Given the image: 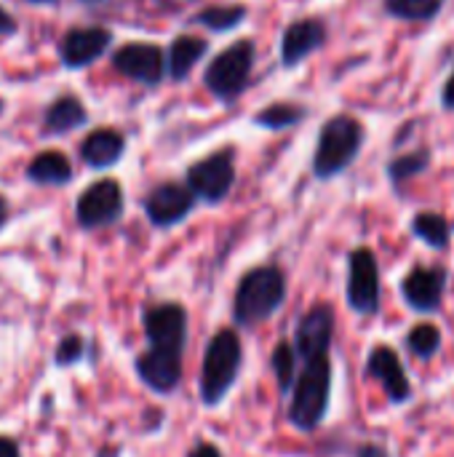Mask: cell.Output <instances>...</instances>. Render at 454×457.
Returning a JSON list of instances; mask_svg holds the SVG:
<instances>
[{"label":"cell","mask_w":454,"mask_h":457,"mask_svg":"<svg viewBox=\"0 0 454 457\" xmlns=\"http://www.w3.org/2000/svg\"><path fill=\"white\" fill-rule=\"evenodd\" d=\"M300 361H302V370L289 394L286 418L297 431L313 434L326 420L329 404H332V383H334L332 351L302 353Z\"/></svg>","instance_id":"6da1fadb"},{"label":"cell","mask_w":454,"mask_h":457,"mask_svg":"<svg viewBox=\"0 0 454 457\" xmlns=\"http://www.w3.org/2000/svg\"><path fill=\"white\" fill-rule=\"evenodd\" d=\"M289 287L286 273L278 265H257L249 268L233 295V321L241 329H254L270 321L286 303Z\"/></svg>","instance_id":"7a4b0ae2"},{"label":"cell","mask_w":454,"mask_h":457,"mask_svg":"<svg viewBox=\"0 0 454 457\" xmlns=\"http://www.w3.org/2000/svg\"><path fill=\"white\" fill-rule=\"evenodd\" d=\"M244 367V343L233 327L217 329L206 343L201 378H198V396L203 407H217L227 399L233 386L241 378Z\"/></svg>","instance_id":"3957f363"},{"label":"cell","mask_w":454,"mask_h":457,"mask_svg":"<svg viewBox=\"0 0 454 457\" xmlns=\"http://www.w3.org/2000/svg\"><path fill=\"white\" fill-rule=\"evenodd\" d=\"M361 139H364V131H361V123L353 120V118H332L324 131H321V139H318V150H316V158H313V171L316 177L321 179H329L340 171H345L359 147H361Z\"/></svg>","instance_id":"277c9868"},{"label":"cell","mask_w":454,"mask_h":457,"mask_svg":"<svg viewBox=\"0 0 454 457\" xmlns=\"http://www.w3.org/2000/svg\"><path fill=\"white\" fill-rule=\"evenodd\" d=\"M348 308L359 316H377L383 303L380 262L369 246H359L348 254V284H345Z\"/></svg>","instance_id":"5b68a950"},{"label":"cell","mask_w":454,"mask_h":457,"mask_svg":"<svg viewBox=\"0 0 454 457\" xmlns=\"http://www.w3.org/2000/svg\"><path fill=\"white\" fill-rule=\"evenodd\" d=\"M142 327L147 337V351L182 356L187 345V308L182 303H155L144 308Z\"/></svg>","instance_id":"8992f818"},{"label":"cell","mask_w":454,"mask_h":457,"mask_svg":"<svg viewBox=\"0 0 454 457\" xmlns=\"http://www.w3.org/2000/svg\"><path fill=\"white\" fill-rule=\"evenodd\" d=\"M450 284V270L444 265H417L401 278V297L415 313H439Z\"/></svg>","instance_id":"52a82bcc"},{"label":"cell","mask_w":454,"mask_h":457,"mask_svg":"<svg viewBox=\"0 0 454 457\" xmlns=\"http://www.w3.org/2000/svg\"><path fill=\"white\" fill-rule=\"evenodd\" d=\"M364 375L375 383H380L385 399L396 407L407 404L412 399V380L401 364V356L396 348L391 345H375L367 356V364H364Z\"/></svg>","instance_id":"ba28073f"},{"label":"cell","mask_w":454,"mask_h":457,"mask_svg":"<svg viewBox=\"0 0 454 457\" xmlns=\"http://www.w3.org/2000/svg\"><path fill=\"white\" fill-rule=\"evenodd\" d=\"M235 182V166H233V153L222 150L214 153L187 171V187L195 193V198L206 204H219Z\"/></svg>","instance_id":"9c48e42d"},{"label":"cell","mask_w":454,"mask_h":457,"mask_svg":"<svg viewBox=\"0 0 454 457\" xmlns=\"http://www.w3.org/2000/svg\"><path fill=\"white\" fill-rule=\"evenodd\" d=\"M123 212V190L115 179H99L94 182L75 206L78 222L83 228H104L115 222Z\"/></svg>","instance_id":"30bf717a"},{"label":"cell","mask_w":454,"mask_h":457,"mask_svg":"<svg viewBox=\"0 0 454 457\" xmlns=\"http://www.w3.org/2000/svg\"><path fill=\"white\" fill-rule=\"evenodd\" d=\"M249 70H252V46L249 43L230 46L209 64L206 86L219 96H230V94L241 91V86L249 78Z\"/></svg>","instance_id":"8fae6325"},{"label":"cell","mask_w":454,"mask_h":457,"mask_svg":"<svg viewBox=\"0 0 454 457\" xmlns=\"http://www.w3.org/2000/svg\"><path fill=\"white\" fill-rule=\"evenodd\" d=\"M193 204H195V193L190 187L166 182V185H158L144 198V212L155 228H171L193 212Z\"/></svg>","instance_id":"7c38bea8"},{"label":"cell","mask_w":454,"mask_h":457,"mask_svg":"<svg viewBox=\"0 0 454 457\" xmlns=\"http://www.w3.org/2000/svg\"><path fill=\"white\" fill-rule=\"evenodd\" d=\"M334 327H337V316L334 308L329 303H318L313 305L294 329V348L297 353H316V351H332L334 343Z\"/></svg>","instance_id":"4fadbf2b"},{"label":"cell","mask_w":454,"mask_h":457,"mask_svg":"<svg viewBox=\"0 0 454 457\" xmlns=\"http://www.w3.org/2000/svg\"><path fill=\"white\" fill-rule=\"evenodd\" d=\"M134 370H136L139 380H142L150 391H155V394H161V396H169V394H174V391L179 388V383H182L185 359L144 351V353L136 356Z\"/></svg>","instance_id":"5bb4252c"},{"label":"cell","mask_w":454,"mask_h":457,"mask_svg":"<svg viewBox=\"0 0 454 457\" xmlns=\"http://www.w3.org/2000/svg\"><path fill=\"white\" fill-rule=\"evenodd\" d=\"M115 67L134 78V80H142V83H158L161 72H163V56L155 46H147V43H131V46H123L118 54H115Z\"/></svg>","instance_id":"9a60e30c"},{"label":"cell","mask_w":454,"mask_h":457,"mask_svg":"<svg viewBox=\"0 0 454 457\" xmlns=\"http://www.w3.org/2000/svg\"><path fill=\"white\" fill-rule=\"evenodd\" d=\"M107 40H110V32L99 29V27L72 29V32H67V37L62 43V56L70 67H83L104 51Z\"/></svg>","instance_id":"2e32d148"},{"label":"cell","mask_w":454,"mask_h":457,"mask_svg":"<svg viewBox=\"0 0 454 457\" xmlns=\"http://www.w3.org/2000/svg\"><path fill=\"white\" fill-rule=\"evenodd\" d=\"M321 43H324V27L318 21H297L284 35V62L297 64Z\"/></svg>","instance_id":"e0dca14e"},{"label":"cell","mask_w":454,"mask_h":457,"mask_svg":"<svg viewBox=\"0 0 454 457\" xmlns=\"http://www.w3.org/2000/svg\"><path fill=\"white\" fill-rule=\"evenodd\" d=\"M123 153V137L112 129H99L83 142V158L88 166H110L120 158Z\"/></svg>","instance_id":"ac0fdd59"},{"label":"cell","mask_w":454,"mask_h":457,"mask_svg":"<svg viewBox=\"0 0 454 457\" xmlns=\"http://www.w3.org/2000/svg\"><path fill=\"white\" fill-rule=\"evenodd\" d=\"M270 370H273L278 394L289 396L297 383V375H300V353H297L294 343H289V340L276 343V348L270 353Z\"/></svg>","instance_id":"d6986e66"},{"label":"cell","mask_w":454,"mask_h":457,"mask_svg":"<svg viewBox=\"0 0 454 457\" xmlns=\"http://www.w3.org/2000/svg\"><path fill=\"white\" fill-rule=\"evenodd\" d=\"M412 233L431 249H447L450 238H452V228L450 222L436 214V212H420L412 220Z\"/></svg>","instance_id":"ffe728a7"},{"label":"cell","mask_w":454,"mask_h":457,"mask_svg":"<svg viewBox=\"0 0 454 457\" xmlns=\"http://www.w3.org/2000/svg\"><path fill=\"white\" fill-rule=\"evenodd\" d=\"M29 179L43 182V185H64L72 177V166L62 153H40L29 163Z\"/></svg>","instance_id":"44dd1931"},{"label":"cell","mask_w":454,"mask_h":457,"mask_svg":"<svg viewBox=\"0 0 454 457\" xmlns=\"http://www.w3.org/2000/svg\"><path fill=\"white\" fill-rule=\"evenodd\" d=\"M442 343H444V335H442L439 324H433V321H420L407 335V348L420 361H431L442 351Z\"/></svg>","instance_id":"7402d4cb"},{"label":"cell","mask_w":454,"mask_h":457,"mask_svg":"<svg viewBox=\"0 0 454 457\" xmlns=\"http://www.w3.org/2000/svg\"><path fill=\"white\" fill-rule=\"evenodd\" d=\"M206 51V43L201 37H179L171 46V75L174 78H185L190 72V67L201 59V54Z\"/></svg>","instance_id":"603a6c76"},{"label":"cell","mask_w":454,"mask_h":457,"mask_svg":"<svg viewBox=\"0 0 454 457\" xmlns=\"http://www.w3.org/2000/svg\"><path fill=\"white\" fill-rule=\"evenodd\" d=\"M83 118H86L83 104H80L78 99H72V96H64V99H59V102L48 110L45 126H48L51 131H67V129L83 123Z\"/></svg>","instance_id":"cb8c5ba5"},{"label":"cell","mask_w":454,"mask_h":457,"mask_svg":"<svg viewBox=\"0 0 454 457\" xmlns=\"http://www.w3.org/2000/svg\"><path fill=\"white\" fill-rule=\"evenodd\" d=\"M442 8V0H388V11L401 16V19H412V21H423L436 16V11Z\"/></svg>","instance_id":"d4e9b609"},{"label":"cell","mask_w":454,"mask_h":457,"mask_svg":"<svg viewBox=\"0 0 454 457\" xmlns=\"http://www.w3.org/2000/svg\"><path fill=\"white\" fill-rule=\"evenodd\" d=\"M83 348H86L83 337H78V335H67V337L56 345L54 361H56L59 367H70V364H75V361H80V359H83Z\"/></svg>","instance_id":"484cf974"},{"label":"cell","mask_w":454,"mask_h":457,"mask_svg":"<svg viewBox=\"0 0 454 457\" xmlns=\"http://www.w3.org/2000/svg\"><path fill=\"white\" fill-rule=\"evenodd\" d=\"M297 118H300V110H294L289 104H273L270 110L257 115V123L270 126V129H281V126H292Z\"/></svg>","instance_id":"4316f807"},{"label":"cell","mask_w":454,"mask_h":457,"mask_svg":"<svg viewBox=\"0 0 454 457\" xmlns=\"http://www.w3.org/2000/svg\"><path fill=\"white\" fill-rule=\"evenodd\" d=\"M241 16H244V8H209V11H203L198 19H201L203 24L214 27V29H227V27H233L235 21H241Z\"/></svg>","instance_id":"83f0119b"},{"label":"cell","mask_w":454,"mask_h":457,"mask_svg":"<svg viewBox=\"0 0 454 457\" xmlns=\"http://www.w3.org/2000/svg\"><path fill=\"white\" fill-rule=\"evenodd\" d=\"M425 163H428V155H407V158H399V161H393L391 163V177H393V182H404L407 177H415V174H420L423 169H425Z\"/></svg>","instance_id":"f1b7e54d"},{"label":"cell","mask_w":454,"mask_h":457,"mask_svg":"<svg viewBox=\"0 0 454 457\" xmlns=\"http://www.w3.org/2000/svg\"><path fill=\"white\" fill-rule=\"evenodd\" d=\"M187 457H225V455H222V450H219L217 445H211V442H198V445L187 453Z\"/></svg>","instance_id":"f546056e"},{"label":"cell","mask_w":454,"mask_h":457,"mask_svg":"<svg viewBox=\"0 0 454 457\" xmlns=\"http://www.w3.org/2000/svg\"><path fill=\"white\" fill-rule=\"evenodd\" d=\"M356 457H391V453L383 447V445H375V442H367L356 450Z\"/></svg>","instance_id":"4dcf8cb0"},{"label":"cell","mask_w":454,"mask_h":457,"mask_svg":"<svg viewBox=\"0 0 454 457\" xmlns=\"http://www.w3.org/2000/svg\"><path fill=\"white\" fill-rule=\"evenodd\" d=\"M0 457H21L19 455V445L8 436H0Z\"/></svg>","instance_id":"1f68e13d"},{"label":"cell","mask_w":454,"mask_h":457,"mask_svg":"<svg viewBox=\"0 0 454 457\" xmlns=\"http://www.w3.org/2000/svg\"><path fill=\"white\" fill-rule=\"evenodd\" d=\"M16 29V24H13V19L0 8V32H13Z\"/></svg>","instance_id":"d6a6232c"},{"label":"cell","mask_w":454,"mask_h":457,"mask_svg":"<svg viewBox=\"0 0 454 457\" xmlns=\"http://www.w3.org/2000/svg\"><path fill=\"white\" fill-rule=\"evenodd\" d=\"M444 104H447V107H454V75L450 78L447 88H444Z\"/></svg>","instance_id":"836d02e7"},{"label":"cell","mask_w":454,"mask_h":457,"mask_svg":"<svg viewBox=\"0 0 454 457\" xmlns=\"http://www.w3.org/2000/svg\"><path fill=\"white\" fill-rule=\"evenodd\" d=\"M5 217H8V209H5V201H3V195H0V225L5 222Z\"/></svg>","instance_id":"e575fe53"}]
</instances>
